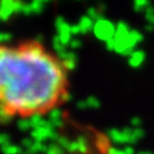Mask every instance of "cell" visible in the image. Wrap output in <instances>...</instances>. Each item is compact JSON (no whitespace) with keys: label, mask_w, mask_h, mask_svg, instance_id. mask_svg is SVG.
I'll return each instance as SVG.
<instances>
[{"label":"cell","mask_w":154,"mask_h":154,"mask_svg":"<svg viewBox=\"0 0 154 154\" xmlns=\"http://www.w3.org/2000/svg\"><path fill=\"white\" fill-rule=\"evenodd\" d=\"M72 67L40 38L0 41V123L44 118L63 109Z\"/></svg>","instance_id":"cell-1"},{"label":"cell","mask_w":154,"mask_h":154,"mask_svg":"<svg viewBox=\"0 0 154 154\" xmlns=\"http://www.w3.org/2000/svg\"><path fill=\"white\" fill-rule=\"evenodd\" d=\"M2 3H3V2H2V0H0V9H2Z\"/></svg>","instance_id":"cell-2"}]
</instances>
